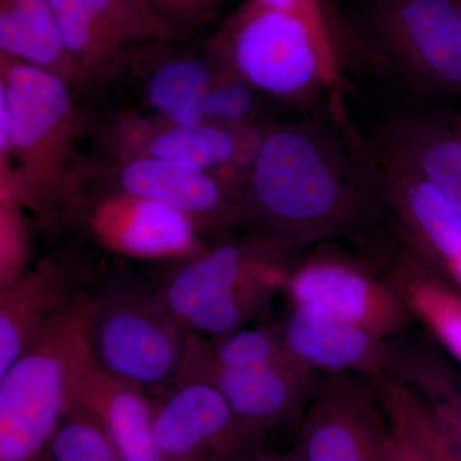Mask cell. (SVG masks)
Returning <instances> with one entry per match:
<instances>
[{"instance_id": "obj_29", "label": "cell", "mask_w": 461, "mask_h": 461, "mask_svg": "<svg viewBox=\"0 0 461 461\" xmlns=\"http://www.w3.org/2000/svg\"><path fill=\"white\" fill-rule=\"evenodd\" d=\"M163 14L171 20L173 23L178 21H189L203 14L198 5L193 0H149Z\"/></svg>"}, {"instance_id": "obj_35", "label": "cell", "mask_w": 461, "mask_h": 461, "mask_svg": "<svg viewBox=\"0 0 461 461\" xmlns=\"http://www.w3.org/2000/svg\"><path fill=\"white\" fill-rule=\"evenodd\" d=\"M33 461H57L56 459H54L53 456H51V455L50 453H45V454H42L41 456H39L38 459H35Z\"/></svg>"}, {"instance_id": "obj_22", "label": "cell", "mask_w": 461, "mask_h": 461, "mask_svg": "<svg viewBox=\"0 0 461 461\" xmlns=\"http://www.w3.org/2000/svg\"><path fill=\"white\" fill-rule=\"evenodd\" d=\"M211 68L200 58L185 54L159 60L145 83L149 104L165 115L168 123H205L203 104L214 78Z\"/></svg>"}, {"instance_id": "obj_25", "label": "cell", "mask_w": 461, "mask_h": 461, "mask_svg": "<svg viewBox=\"0 0 461 461\" xmlns=\"http://www.w3.org/2000/svg\"><path fill=\"white\" fill-rule=\"evenodd\" d=\"M48 453L57 461H122L98 421L76 406L67 412Z\"/></svg>"}, {"instance_id": "obj_33", "label": "cell", "mask_w": 461, "mask_h": 461, "mask_svg": "<svg viewBox=\"0 0 461 461\" xmlns=\"http://www.w3.org/2000/svg\"><path fill=\"white\" fill-rule=\"evenodd\" d=\"M217 2L218 0H195L196 5H198V7L202 9L203 14H204L205 11H208V9L213 7Z\"/></svg>"}, {"instance_id": "obj_24", "label": "cell", "mask_w": 461, "mask_h": 461, "mask_svg": "<svg viewBox=\"0 0 461 461\" xmlns=\"http://www.w3.org/2000/svg\"><path fill=\"white\" fill-rule=\"evenodd\" d=\"M0 290L30 268V236L14 171L0 172Z\"/></svg>"}, {"instance_id": "obj_7", "label": "cell", "mask_w": 461, "mask_h": 461, "mask_svg": "<svg viewBox=\"0 0 461 461\" xmlns=\"http://www.w3.org/2000/svg\"><path fill=\"white\" fill-rule=\"evenodd\" d=\"M76 189L124 194L162 203L186 214L203 235L218 240L247 226L241 194L220 175L199 167L150 157L121 158L108 168H80Z\"/></svg>"}, {"instance_id": "obj_23", "label": "cell", "mask_w": 461, "mask_h": 461, "mask_svg": "<svg viewBox=\"0 0 461 461\" xmlns=\"http://www.w3.org/2000/svg\"><path fill=\"white\" fill-rule=\"evenodd\" d=\"M395 461H445L436 444V420L427 403L391 373L375 378Z\"/></svg>"}, {"instance_id": "obj_19", "label": "cell", "mask_w": 461, "mask_h": 461, "mask_svg": "<svg viewBox=\"0 0 461 461\" xmlns=\"http://www.w3.org/2000/svg\"><path fill=\"white\" fill-rule=\"evenodd\" d=\"M378 139L461 211V138L451 118L420 109L400 112Z\"/></svg>"}, {"instance_id": "obj_3", "label": "cell", "mask_w": 461, "mask_h": 461, "mask_svg": "<svg viewBox=\"0 0 461 461\" xmlns=\"http://www.w3.org/2000/svg\"><path fill=\"white\" fill-rule=\"evenodd\" d=\"M90 293L56 315L0 375V461H33L47 453L71 411L91 357Z\"/></svg>"}, {"instance_id": "obj_28", "label": "cell", "mask_w": 461, "mask_h": 461, "mask_svg": "<svg viewBox=\"0 0 461 461\" xmlns=\"http://www.w3.org/2000/svg\"><path fill=\"white\" fill-rule=\"evenodd\" d=\"M429 408L445 435L461 451V405L455 408H448V406H435V408L429 406Z\"/></svg>"}, {"instance_id": "obj_27", "label": "cell", "mask_w": 461, "mask_h": 461, "mask_svg": "<svg viewBox=\"0 0 461 461\" xmlns=\"http://www.w3.org/2000/svg\"><path fill=\"white\" fill-rule=\"evenodd\" d=\"M272 7L294 12L305 18L321 35L330 38L326 18L321 11L320 0H259Z\"/></svg>"}, {"instance_id": "obj_36", "label": "cell", "mask_w": 461, "mask_h": 461, "mask_svg": "<svg viewBox=\"0 0 461 461\" xmlns=\"http://www.w3.org/2000/svg\"><path fill=\"white\" fill-rule=\"evenodd\" d=\"M454 275L456 276L457 280L461 282V262L459 263V266L456 267V269H455Z\"/></svg>"}, {"instance_id": "obj_8", "label": "cell", "mask_w": 461, "mask_h": 461, "mask_svg": "<svg viewBox=\"0 0 461 461\" xmlns=\"http://www.w3.org/2000/svg\"><path fill=\"white\" fill-rule=\"evenodd\" d=\"M304 251L280 236L250 229L172 263L157 285L169 311L184 324L206 300L229 291L253 286L286 291Z\"/></svg>"}, {"instance_id": "obj_1", "label": "cell", "mask_w": 461, "mask_h": 461, "mask_svg": "<svg viewBox=\"0 0 461 461\" xmlns=\"http://www.w3.org/2000/svg\"><path fill=\"white\" fill-rule=\"evenodd\" d=\"M245 221L302 249L357 240L390 215L369 142L345 114H321L264 132L240 187Z\"/></svg>"}, {"instance_id": "obj_32", "label": "cell", "mask_w": 461, "mask_h": 461, "mask_svg": "<svg viewBox=\"0 0 461 461\" xmlns=\"http://www.w3.org/2000/svg\"><path fill=\"white\" fill-rule=\"evenodd\" d=\"M378 461H395V459H393V451H391L390 444H388V437L386 441H384V448H382V453L379 455Z\"/></svg>"}, {"instance_id": "obj_20", "label": "cell", "mask_w": 461, "mask_h": 461, "mask_svg": "<svg viewBox=\"0 0 461 461\" xmlns=\"http://www.w3.org/2000/svg\"><path fill=\"white\" fill-rule=\"evenodd\" d=\"M0 50L58 76L74 89L86 86L67 50L50 0H0Z\"/></svg>"}, {"instance_id": "obj_13", "label": "cell", "mask_w": 461, "mask_h": 461, "mask_svg": "<svg viewBox=\"0 0 461 461\" xmlns=\"http://www.w3.org/2000/svg\"><path fill=\"white\" fill-rule=\"evenodd\" d=\"M320 378L321 375L299 362L218 368L206 362L190 332L186 357L173 384L200 379L213 384L242 423L266 444L272 436L286 435L291 430L297 433Z\"/></svg>"}, {"instance_id": "obj_2", "label": "cell", "mask_w": 461, "mask_h": 461, "mask_svg": "<svg viewBox=\"0 0 461 461\" xmlns=\"http://www.w3.org/2000/svg\"><path fill=\"white\" fill-rule=\"evenodd\" d=\"M0 99L11 117L14 185L21 204L54 235L68 226L81 120L71 86L58 76L2 54Z\"/></svg>"}, {"instance_id": "obj_15", "label": "cell", "mask_w": 461, "mask_h": 461, "mask_svg": "<svg viewBox=\"0 0 461 461\" xmlns=\"http://www.w3.org/2000/svg\"><path fill=\"white\" fill-rule=\"evenodd\" d=\"M99 272L78 254L60 253L30 267L0 290V375L56 315L89 293Z\"/></svg>"}, {"instance_id": "obj_5", "label": "cell", "mask_w": 461, "mask_h": 461, "mask_svg": "<svg viewBox=\"0 0 461 461\" xmlns=\"http://www.w3.org/2000/svg\"><path fill=\"white\" fill-rule=\"evenodd\" d=\"M213 50L221 68L275 98L304 102L321 87L339 85L330 38L300 14L259 0H249L227 20Z\"/></svg>"}, {"instance_id": "obj_34", "label": "cell", "mask_w": 461, "mask_h": 461, "mask_svg": "<svg viewBox=\"0 0 461 461\" xmlns=\"http://www.w3.org/2000/svg\"><path fill=\"white\" fill-rule=\"evenodd\" d=\"M451 122H453L455 130H456V132L459 133L461 138V111L457 112V113L451 118Z\"/></svg>"}, {"instance_id": "obj_26", "label": "cell", "mask_w": 461, "mask_h": 461, "mask_svg": "<svg viewBox=\"0 0 461 461\" xmlns=\"http://www.w3.org/2000/svg\"><path fill=\"white\" fill-rule=\"evenodd\" d=\"M251 90L245 81L223 68L206 93L203 104L205 120L218 121L222 126H242L254 111Z\"/></svg>"}, {"instance_id": "obj_12", "label": "cell", "mask_w": 461, "mask_h": 461, "mask_svg": "<svg viewBox=\"0 0 461 461\" xmlns=\"http://www.w3.org/2000/svg\"><path fill=\"white\" fill-rule=\"evenodd\" d=\"M68 226L84 230L115 256L178 262L205 249L203 233L186 214L154 200L124 194L84 193Z\"/></svg>"}, {"instance_id": "obj_16", "label": "cell", "mask_w": 461, "mask_h": 461, "mask_svg": "<svg viewBox=\"0 0 461 461\" xmlns=\"http://www.w3.org/2000/svg\"><path fill=\"white\" fill-rule=\"evenodd\" d=\"M263 133L251 127L203 123L151 126L147 121H123L115 131L122 158L150 157L199 167L222 169V177L235 186L247 180L263 142Z\"/></svg>"}, {"instance_id": "obj_37", "label": "cell", "mask_w": 461, "mask_h": 461, "mask_svg": "<svg viewBox=\"0 0 461 461\" xmlns=\"http://www.w3.org/2000/svg\"><path fill=\"white\" fill-rule=\"evenodd\" d=\"M455 2H456L457 7H459L461 12V0H455Z\"/></svg>"}, {"instance_id": "obj_9", "label": "cell", "mask_w": 461, "mask_h": 461, "mask_svg": "<svg viewBox=\"0 0 461 461\" xmlns=\"http://www.w3.org/2000/svg\"><path fill=\"white\" fill-rule=\"evenodd\" d=\"M286 293L291 305L353 324L386 341L408 332L417 321L399 291L363 258L330 251L303 258Z\"/></svg>"}, {"instance_id": "obj_38", "label": "cell", "mask_w": 461, "mask_h": 461, "mask_svg": "<svg viewBox=\"0 0 461 461\" xmlns=\"http://www.w3.org/2000/svg\"><path fill=\"white\" fill-rule=\"evenodd\" d=\"M193 2L195 3V0H193ZM195 5H196V3H195ZM200 11H202V9H200Z\"/></svg>"}, {"instance_id": "obj_11", "label": "cell", "mask_w": 461, "mask_h": 461, "mask_svg": "<svg viewBox=\"0 0 461 461\" xmlns=\"http://www.w3.org/2000/svg\"><path fill=\"white\" fill-rule=\"evenodd\" d=\"M386 438L375 378L336 373L321 375L294 448L303 461H378Z\"/></svg>"}, {"instance_id": "obj_14", "label": "cell", "mask_w": 461, "mask_h": 461, "mask_svg": "<svg viewBox=\"0 0 461 461\" xmlns=\"http://www.w3.org/2000/svg\"><path fill=\"white\" fill-rule=\"evenodd\" d=\"M154 402L157 441L168 461H238L266 446L208 382H176Z\"/></svg>"}, {"instance_id": "obj_21", "label": "cell", "mask_w": 461, "mask_h": 461, "mask_svg": "<svg viewBox=\"0 0 461 461\" xmlns=\"http://www.w3.org/2000/svg\"><path fill=\"white\" fill-rule=\"evenodd\" d=\"M379 272L411 306L415 320L423 321L461 359V304L441 287L432 267L408 245H396L384 254Z\"/></svg>"}, {"instance_id": "obj_30", "label": "cell", "mask_w": 461, "mask_h": 461, "mask_svg": "<svg viewBox=\"0 0 461 461\" xmlns=\"http://www.w3.org/2000/svg\"><path fill=\"white\" fill-rule=\"evenodd\" d=\"M238 461H303L295 448L288 453H277V451L269 450L267 446H260L256 450L242 456Z\"/></svg>"}, {"instance_id": "obj_31", "label": "cell", "mask_w": 461, "mask_h": 461, "mask_svg": "<svg viewBox=\"0 0 461 461\" xmlns=\"http://www.w3.org/2000/svg\"><path fill=\"white\" fill-rule=\"evenodd\" d=\"M436 444L445 461H461V451L437 424Z\"/></svg>"}, {"instance_id": "obj_17", "label": "cell", "mask_w": 461, "mask_h": 461, "mask_svg": "<svg viewBox=\"0 0 461 461\" xmlns=\"http://www.w3.org/2000/svg\"><path fill=\"white\" fill-rule=\"evenodd\" d=\"M278 327L290 354L318 375L360 373L378 378L390 371L386 339L353 324L291 305Z\"/></svg>"}, {"instance_id": "obj_10", "label": "cell", "mask_w": 461, "mask_h": 461, "mask_svg": "<svg viewBox=\"0 0 461 461\" xmlns=\"http://www.w3.org/2000/svg\"><path fill=\"white\" fill-rule=\"evenodd\" d=\"M85 85L107 80L133 51L171 41L175 23L149 0H50Z\"/></svg>"}, {"instance_id": "obj_18", "label": "cell", "mask_w": 461, "mask_h": 461, "mask_svg": "<svg viewBox=\"0 0 461 461\" xmlns=\"http://www.w3.org/2000/svg\"><path fill=\"white\" fill-rule=\"evenodd\" d=\"M72 406L98 421L122 461H168L157 441L154 399L109 375L93 357L78 379Z\"/></svg>"}, {"instance_id": "obj_4", "label": "cell", "mask_w": 461, "mask_h": 461, "mask_svg": "<svg viewBox=\"0 0 461 461\" xmlns=\"http://www.w3.org/2000/svg\"><path fill=\"white\" fill-rule=\"evenodd\" d=\"M189 339L157 284L118 262L99 272L90 293L87 341L100 368L147 393L168 388Z\"/></svg>"}, {"instance_id": "obj_6", "label": "cell", "mask_w": 461, "mask_h": 461, "mask_svg": "<svg viewBox=\"0 0 461 461\" xmlns=\"http://www.w3.org/2000/svg\"><path fill=\"white\" fill-rule=\"evenodd\" d=\"M369 38L384 66L427 93L461 95V12L455 0H375Z\"/></svg>"}]
</instances>
